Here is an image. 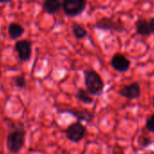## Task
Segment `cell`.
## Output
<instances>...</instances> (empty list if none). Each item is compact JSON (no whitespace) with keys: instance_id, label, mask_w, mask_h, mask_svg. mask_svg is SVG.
<instances>
[{"instance_id":"obj_1","label":"cell","mask_w":154,"mask_h":154,"mask_svg":"<svg viewBox=\"0 0 154 154\" xmlns=\"http://www.w3.org/2000/svg\"><path fill=\"white\" fill-rule=\"evenodd\" d=\"M26 130L23 123H18L14 127L7 137V147L11 153L19 152L26 142Z\"/></svg>"},{"instance_id":"obj_2","label":"cell","mask_w":154,"mask_h":154,"mask_svg":"<svg viewBox=\"0 0 154 154\" xmlns=\"http://www.w3.org/2000/svg\"><path fill=\"white\" fill-rule=\"evenodd\" d=\"M84 78L85 88L91 95L100 96L103 94L104 89V83L96 71L93 69L85 70Z\"/></svg>"},{"instance_id":"obj_3","label":"cell","mask_w":154,"mask_h":154,"mask_svg":"<svg viewBox=\"0 0 154 154\" xmlns=\"http://www.w3.org/2000/svg\"><path fill=\"white\" fill-rule=\"evenodd\" d=\"M87 0H63L62 8L67 17H72L81 15L86 8Z\"/></svg>"},{"instance_id":"obj_4","label":"cell","mask_w":154,"mask_h":154,"mask_svg":"<svg viewBox=\"0 0 154 154\" xmlns=\"http://www.w3.org/2000/svg\"><path fill=\"white\" fill-rule=\"evenodd\" d=\"M64 132L65 137L68 140L73 143H78L85 138L86 133V128L84 124H82L81 122H75L69 125L64 131Z\"/></svg>"},{"instance_id":"obj_5","label":"cell","mask_w":154,"mask_h":154,"mask_svg":"<svg viewBox=\"0 0 154 154\" xmlns=\"http://www.w3.org/2000/svg\"><path fill=\"white\" fill-rule=\"evenodd\" d=\"M94 28L103 31H114L117 33H122L125 31V27L121 20H113L110 17L101 18L94 24Z\"/></svg>"},{"instance_id":"obj_6","label":"cell","mask_w":154,"mask_h":154,"mask_svg":"<svg viewBox=\"0 0 154 154\" xmlns=\"http://www.w3.org/2000/svg\"><path fill=\"white\" fill-rule=\"evenodd\" d=\"M16 52L17 53L18 58L22 62L29 61L32 55V44L28 40L23 39L16 42L15 45Z\"/></svg>"},{"instance_id":"obj_7","label":"cell","mask_w":154,"mask_h":154,"mask_svg":"<svg viewBox=\"0 0 154 154\" xmlns=\"http://www.w3.org/2000/svg\"><path fill=\"white\" fill-rule=\"evenodd\" d=\"M112 67L118 72H125L131 67L130 60L122 54H115L111 59Z\"/></svg>"},{"instance_id":"obj_8","label":"cell","mask_w":154,"mask_h":154,"mask_svg":"<svg viewBox=\"0 0 154 154\" xmlns=\"http://www.w3.org/2000/svg\"><path fill=\"white\" fill-rule=\"evenodd\" d=\"M140 86L139 85V83L134 82L132 84L122 86L120 90H119V94L126 99H130V100H135L140 97Z\"/></svg>"},{"instance_id":"obj_9","label":"cell","mask_w":154,"mask_h":154,"mask_svg":"<svg viewBox=\"0 0 154 154\" xmlns=\"http://www.w3.org/2000/svg\"><path fill=\"white\" fill-rule=\"evenodd\" d=\"M60 112L63 113H69L72 115L74 118H76L79 122H92L94 119V114L88 111L87 109H70V110H64V111H60Z\"/></svg>"},{"instance_id":"obj_10","label":"cell","mask_w":154,"mask_h":154,"mask_svg":"<svg viewBox=\"0 0 154 154\" xmlns=\"http://www.w3.org/2000/svg\"><path fill=\"white\" fill-rule=\"evenodd\" d=\"M135 28H136L137 34L142 36H149L152 34L150 30L149 23L145 18L138 19L135 23Z\"/></svg>"},{"instance_id":"obj_11","label":"cell","mask_w":154,"mask_h":154,"mask_svg":"<svg viewBox=\"0 0 154 154\" xmlns=\"http://www.w3.org/2000/svg\"><path fill=\"white\" fill-rule=\"evenodd\" d=\"M61 8H62L61 0H45L43 3L44 10L49 15L56 14L61 9Z\"/></svg>"},{"instance_id":"obj_12","label":"cell","mask_w":154,"mask_h":154,"mask_svg":"<svg viewBox=\"0 0 154 154\" xmlns=\"http://www.w3.org/2000/svg\"><path fill=\"white\" fill-rule=\"evenodd\" d=\"M25 33L24 27L17 23H11L8 26V35L11 39L17 40L23 35Z\"/></svg>"},{"instance_id":"obj_13","label":"cell","mask_w":154,"mask_h":154,"mask_svg":"<svg viewBox=\"0 0 154 154\" xmlns=\"http://www.w3.org/2000/svg\"><path fill=\"white\" fill-rule=\"evenodd\" d=\"M75 97L79 102L85 103V104H92L94 103V98L92 95L88 93L86 89L79 88L75 94Z\"/></svg>"},{"instance_id":"obj_14","label":"cell","mask_w":154,"mask_h":154,"mask_svg":"<svg viewBox=\"0 0 154 154\" xmlns=\"http://www.w3.org/2000/svg\"><path fill=\"white\" fill-rule=\"evenodd\" d=\"M72 31L76 39H84L88 35L86 29L84 26H82L79 24H76V23L72 26Z\"/></svg>"},{"instance_id":"obj_15","label":"cell","mask_w":154,"mask_h":154,"mask_svg":"<svg viewBox=\"0 0 154 154\" xmlns=\"http://www.w3.org/2000/svg\"><path fill=\"white\" fill-rule=\"evenodd\" d=\"M14 82H15V85L17 88H20V89L25 88L26 85V79H25V76L24 75H18V76H17L16 78L14 79Z\"/></svg>"},{"instance_id":"obj_16","label":"cell","mask_w":154,"mask_h":154,"mask_svg":"<svg viewBox=\"0 0 154 154\" xmlns=\"http://www.w3.org/2000/svg\"><path fill=\"white\" fill-rule=\"evenodd\" d=\"M138 142L140 146L142 147H149L152 142L153 140L149 138V137H146V136H140L139 139H138Z\"/></svg>"},{"instance_id":"obj_17","label":"cell","mask_w":154,"mask_h":154,"mask_svg":"<svg viewBox=\"0 0 154 154\" xmlns=\"http://www.w3.org/2000/svg\"><path fill=\"white\" fill-rule=\"evenodd\" d=\"M146 129L150 131V132H154V114H152L147 121H146V124H145Z\"/></svg>"},{"instance_id":"obj_18","label":"cell","mask_w":154,"mask_h":154,"mask_svg":"<svg viewBox=\"0 0 154 154\" xmlns=\"http://www.w3.org/2000/svg\"><path fill=\"white\" fill-rule=\"evenodd\" d=\"M112 152H113V154H124L122 149L121 147H119V145H116V146L113 148Z\"/></svg>"},{"instance_id":"obj_19","label":"cell","mask_w":154,"mask_h":154,"mask_svg":"<svg viewBox=\"0 0 154 154\" xmlns=\"http://www.w3.org/2000/svg\"><path fill=\"white\" fill-rule=\"evenodd\" d=\"M149 26H150L151 33L154 34V17H151V18L149 20Z\"/></svg>"},{"instance_id":"obj_20","label":"cell","mask_w":154,"mask_h":154,"mask_svg":"<svg viewBox=\"0 0 154 154\" xmlns=\"http://www.w3.org/2000/svg\"><path fill=\"white\" fill-rule=\"evenodd\" d=\"M12 0H0V3H3V4H7V3H9L11 2Z\"/></svg>"},{"instance_id":"obj_21","label":"cell","mask_w":154,"mask_h":154,"mask_svg":"<svg viewBox=\"0 0 154 154\" xmlns=\"http://www.w3.org/2000/svg\"><path fill=\"white\" fill-rule=\"evenodd\" d=\"M152 105H153V107H154V96H153V101H152Z\"/></svg>"}]
</instances>
